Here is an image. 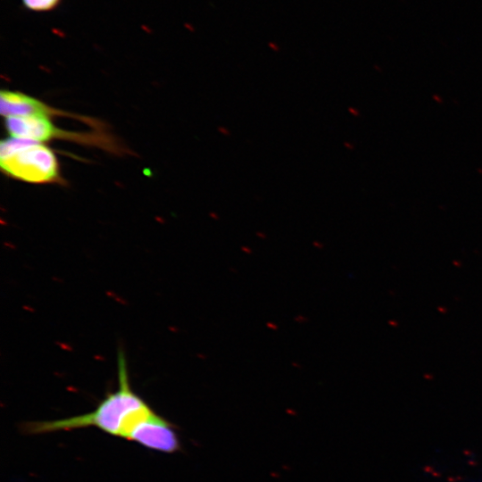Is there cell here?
Returning a JSON list of instances; mask_svg holds the SVG:
<instances>
[{
    "mask_svg": "<svg viewBox=\"0 0 482 482\" xmlns=\"http://www.w3.org/2000/svg\"><path fill=\"white\" fill-rule=\"evenodd\" d=\"M118 387L108 393L92 411L78 416L29 421L22 425L29 435L95 427L111 436L141 444L148 429L164 418L132 388L125 354H117Z\"/></svg>",
    "mask_w": 482,
    "mask_h": 482,
    "instance_id": "1",
    "label": "cell"
},
{
    "mask_svg": "<svg viewBox=\"0 0 482 482\" xmlns=\"http://www.w3.org/2000/svg\"><path fill=\"white\" fill-rule=\"evenodd\" d=\"M33 143L35 141L12 136L3 139L0 144V161L12 157Z\"/></svg>",
    "mask_w": 482,
    "mask_h": 482,
    "instance_id": "5",
    "label": "cell"
},
{
    "mask_svg": "<svg viewBox=\"0 0 482 482\" xmlns=\"http://www.w3.org/2000/svg\"><path fill=\"white\" fill-rule=\"evenodd\" d=\"M2 170L16 179L45 183L58 177V162L53 151L35 142L11 158L0 161Z\"/></svg>",
    "mask_w": 482,
    "mask_h": 482,
    "instance_id": "2",
    "label": "cell"
},
{
    "mask_svg": "<svg viewBox=\"0 0 482 482\" xmlns=\"http://www.w3.org/2000/svg\"><path fill=\"white\" fill-rule=\"evenodd\" d=\"M5 128L10 136L43 143L54 137L57 129L48 115L5 117Z\"/></svg>",
    "mask_w": 482,
    "mask_h": 482,
    "instance_id": "3",
    "label": "cell"
},
{
    "mask_svg": "<svg viewBox=\"0 0 482 482\" xmlns=\"http://www.w3.org/2000/svg\"><path fill=\"white\" fill-rule=\"evenodd\" d=\"M23 5L33 12H49L57 7L61 0H21Z\"/></svg>",
    "mask_w": 482,
    "mask_h": 482,
    "instance_id": "6",
    "label": "cell"
},
{
    "mask_svg": "<svg viewBox=\"0 0 482 482\" xmlns=\"http://www.w3.org/2000/svg\"><path fill=\"white\" fill-rule=\"evenodd\" d=\"M0 111L4 117L48 114L46 105L36 98L9 90L1 91Z\"/></svg>",
    "mask_w": 482,
    "mask_h": 482,
    "instance_id": "4",
    "label": "cell"
}]
</instances>
